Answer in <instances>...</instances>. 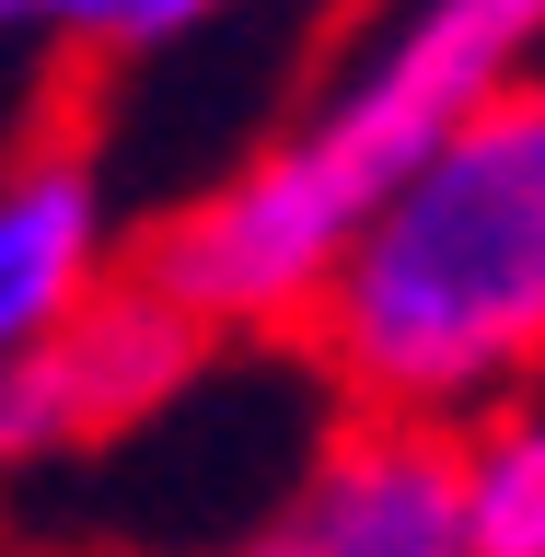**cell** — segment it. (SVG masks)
<instances>
[{
    "mask_svg": "<svg viewBox=\"0 0 545 557\" xmlns=\"http://www.w3.org/2000/svg\"><path fill=\"white\" fill-rule=\"evenodd\" d=\"M290 348L337 383L348 418L430 430H465L522 372H545V82L487 94L360 221Z\"/></svg>",
    "mask_w": 545,
    "mask_h": 557,
    "instance_id": "6da1fadb",
    "label": "cell"
},
{
    "mask_svg": "<svg viewBox=\"0 0 545 557\" xmlns=\"http://www.w3.org/2000/svg\"><path fill=\"white\" fill-rule=\"evenodd\" d=\"M407 174H383L348 116H313V128L268 139L256 163H233L198 209H163L116 256V278H139L174 313H198L209 337H290L302 302L337 278V256L360 244V221Z\"/></svg>",
    "mask_w": 545,
    "mask_h": 557,
    "instance_id": "7a4b0ae2",
    "label": "cell"
},
{
    "mask_svg": "<svg viewBox=\"0 0 545 557\" xmlns=\"http://www.w3.org/2000/svg\"><path fill=\"white\" fill-rule=\"evenodd\" d=\"M198 360H209L198 313L151 302L139 278H104L70 325L0 360V465H47V453H94L139 430L151 407H174L198 383Z\"/></svg>",
    "mask_w": 545,
    "mask_h": 557,
    "instance_id": "3957f363",
    "label": "cell"
},
{
    "mask_svg": "<svg viewBox=\"0 0 545 557\" xmlns=\"http://www.w3.org/2000/svg\"><path fill=\"white\" fill-rule=\"evenodd\" d=\"M233 557H476L465 546V442L430 418H348Z\"/></svg>",
    "mask_w": 545,
    "mask_h": 557,
    "instance_id": "277c9868",
    "label": "cell"
},
{
    "mask_svg": "<svg viewBox=\"0 0 545 557\" xmlns=\"http://www.w3.org/2000/svg\"><path fill=\"white\" fill-rule=\"evenodd\" d=\"M116 256H104V186H94V139L35 128L0 163V360L35 348L47 325L94 302Z\"/></svg>",
    "mask_w": 545,
    "mask_h": 557,
    "instance_id": "5b68a950",
    "label": "cell"
},
{
    "mask_svg": "<svg viewBox=\"0 0 545 557\" xmlns=\"http://www.w3.org/2000/svg\"><path fill=\"white\" fill-rule=\"evenodd\" d=\"M465 546L476 557H545V407L465 442Z\"/></svg>",
    "mask_w": 545,
    "mask_h": 557,
    "instance_id": "8992f818",
    "label": "cell"
},
{
    "mask_svg": "<svg viewBox=\"0 0 545 557\" xmlns=\"http://www.w3.org/2000/svg\"><path fill=\"white\" fill-rule=\"evenodd\" d=\"M233 0H47V35L70 59H139V47H174V35L221 24Z\"/></svg>",
    "mask_w": 545,
    "mask_h": 557,
    "instance_id": "52a82bcc",
    "label": "cell"
},
{
    "mask_svg": "<svg viewBox=\"0 0 545 557\" xmlns=\"http://www.w3.org/2000/svg\"><path fill=\"white\" fill-rule=\"evenodd\" d=\"M47 24V0H0V47H12V35H35Z\"/></svg>",
    "mask_w": 545,
    "mask_h": 557,
    "instance_id": "ba28073f",
    "label": "cell"
},
{
    "mask_svg": "<svg viewBox=\"0 0 545 557\" xmlns=\"http://www.w3.org/2000/svg\"><path fill=\"white\" fill-rule=\"evenodd\" d=\"M499 12H511V24H522V35H545V0H499Z\"/></svg>",
    "mask_w": 545,
    "mask_h": 557,
    "instance_id": "9c48e42d",
    "label": "cell"
}]
</instances>
